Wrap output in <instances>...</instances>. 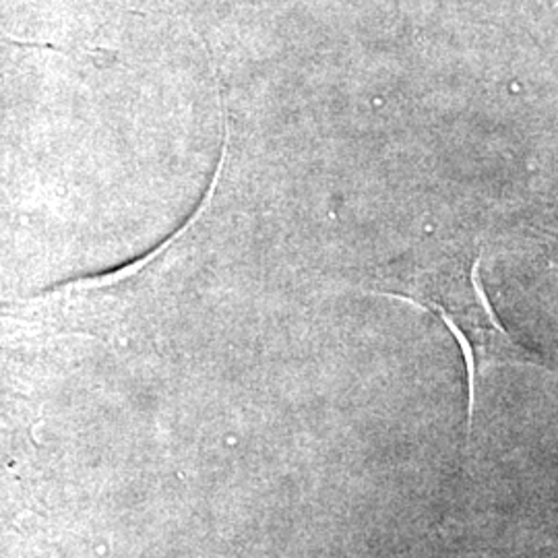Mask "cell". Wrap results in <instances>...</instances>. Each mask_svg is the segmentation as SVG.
Listing matches in <instances>:
<instances>
[{
  "mask_svg": "<svg viewBox=\"0 0 558 558\" xmlns=\"http://www.w3.org/2000/svg\"><path fill=\"white\" fill-rule=\"evenodd\" d=\"M480 263L476 257L468 279L453 271L435 274L420 279L410 292H373L377 296L403 300L437 313L449 331L458 339L468 371V424H472L476 408V383L484 371L493 366H544L538 354L525 350L507 333L495 315L493 304L480 281Z\"/></svg>",
  "mask_w": 558,
  "mask_h": 558,
  "instance_id": "obj_1",
  "label": "cell"
}]
</instances>
